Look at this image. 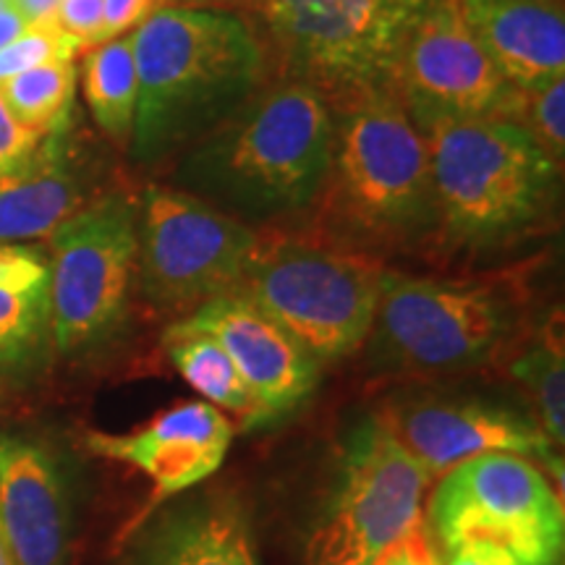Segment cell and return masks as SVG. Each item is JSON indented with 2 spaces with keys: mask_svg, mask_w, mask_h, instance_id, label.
<instances>
[{
  "mask_svg": "<svg viewBox=\"0 0 565 565\" xmlns=\"http://www.w3.org/2000/svg\"><path fill=\"white\" fill-rule=\"evenodd\" d=\"M333 150V110L315 87L273 76L236 116L173 162V186L225 215L275 221L309 210Z\"/></svg>",
  "mask_w": 565,
  "mask_h": 565,
  "instance_id": "obj_2",
  "label": "cell"
},
{
  "mask_svg": "<svg viewBox=\"0 0 565 565\" xmlns=\"http://www.w3.org/2000/svg\"><path fill=\"white\" fill-rule=\"evenodd\" d=\"M51 341L79 353L118 328L137 288L139 202L105 192L47 238Z\"/></svg>",
  "mask_w": 565,
  "mask_h": 565,
  "instance_id": "obj_10",
  "label": "cell"
},
{
  "mask_svg": "<svg viewBox=\"0 0 565 565\" xmlns=\"http://www.w3.org/2000/svg\"><path fill=\"white\" fill-rule=\"evenodd\" d=\"M259 238L252 225L225 215L166 183H150L139 200V270L145 299L168 315H192L233 294Z\"/></svg>",
  "mask_w": 565,
  "mask_h": 565,
  "instance_id": "obj_8",
  "label": "cell"
},
{
  "mask_svg": "<svg viewBox=\"0 0 565 565\" xmlns=\"http://www.w3.org/2000/svg\"><path fill=\"white\" fill-rule=\"evenodd\" d=\"M254 0H162V6H186V9H225L233 11L238 6H252Z\"/></svg>",
  "mask_w": 565,
  "mask_h": 565,
  "instance_id": "obj_34",
  "label": "cell"
},
{
  "mask_svg": "<svg viewBox=\"0 0 565 565\" xmlns=\"http://www.w3.org/2000/svg\"><path fill=\"white\" fill-rule=\"evenodd\" d=\"M458 11L515 89L565 74L563 0H458Z\"/></svg>",
  "mask_w": 565,
  "mask_h": 565,
  "instance_id": "obj_18",
  "label": "cell"
},
{
  "mask_svg": "<svg viewBox=\"0 0 565 565\" xmlns=\"http://www.w3.org/2000/svg\"><path fill=\"white\" fill-rule=\"evenodd\" d=\"M131 47L139 95L129 150L141 168L171 166L275 76L257 24L236 11L162 6L131 32Z\"/></svg>",
  "mask_w": 565,
  "mask_h": 565,
  "instance_id": "obj_1",
  "label": "cell"
},
{
  "mask_svg": "<svg viewBox=\"0 0 565 565\" xmlns=\"http://www.w3.org/2000/svg\"><path fill=\"white\" fill-rule=\"evenodd\" d=\"M561 341L563 338L555 341L553 330H547L511 364L513 377L526 387L540 412L536 424L553 445H563L565 437V366Z\"/></svg>",
  "mask_w": 565,
  "mask_h": 565,
  "instance_id": "obj_24",
  "label": "cell"
},
{
  "mask_svg": "<svg viewBox=\"0 0 565 565\" xmlns=\"http://www.w3.org/2000/svg\"><path fill=\"white\" fill-rule=\"evenodd\" d=\"M374 565H443V557L437 555L433 532L427 521L414 524L404 536L393 542L383 555L374 561Z\"/></svg>",
  "mask_w": 565,
  "mask_h": 565,
  "instance_id": "obj_29",
  "label": "cell"
},
{
  "mask_svg": "<svg viewBox=\"0 0 565 565\" xmlns=\"http://www.w3.org/2000/svg\"><path fill=\"white\" fill-rule=\"evenodd\" d=\"M76 82H79L76 63L55 61L3 82L0 95L21 124L51 134L71 118Z\"/></svg>",
  "mask_w": 565,
  "mask_h": 565,
  "instance_id": "obj_23",
  "label": "cell"
},
{
  "mask_svg": "<svg viewBox=\"0 0 565 565\" xmlns=\"http://www.w3.org/2000/svg\"><path fill=\"white\" fill-rule=\"evenodd\" d=\"M45 137L47 134L21 124L9 105H6L3 95H0V175L17 168L21 160L30 158Z\"/></svg>",
  "mask_w": 565,
  "mask_h": 565,
  "instance_id": "obj_28",
  "label": "cell"
},
{
  "mask_svg": "<svg viewBox=\"0 0 565 565\" xmlns=\"http://www.w3.org/2000/svg\"><path fill=\"white\" fill-rule=\"evenodd\" d=\"M433 166L437 236L492 249L532 233L553 212L563 168L526 129L500 118H440L422 126Z\"/></svg>",
  "mask_w": 565,
  "mask_h": 565,
  "instance_id": "obj_4",
  "label": "cell"
},
{
  "mask_svg": "<svg viewBox=\"0 0 565 565\" xmlns=\"http://www.w3.org/2000/svg\"><path fill=\"white\" fill-rule=\"evenodd\" d=\"M387 267L324 238L263 236L238 294L320 364L349 356L372 333Z\"/></svg>",
  "mask_w": 565,
  "mask_h": 565,
  "instance_id": "obj_5",
  "label": "cell"
},
{
  "mask_svg": "<svg viewBox=\"0 0 565 565\" xmlns=\"http://www.w3.org/2000/svg\"><path fill=\"white\" fill-rule=\"evenodd\" d=\"M68 124L71 118L0 175V244L47 242L68 217L103 196Z\"/></svg>",
  "mask_w": 565,
  "mask_h": 565,
  "instance_id": "obj_17",
  "label": "cell"
},
{
  "mask_svg": "<svg viewBox=\"0 0 565 565\" xmlns=\"http://www.w3.org/2000/svg\"><path fill=\"white\" fill-rule=\"evenodd\" d=\"M158 9H162V0H105L100 42L134 32L141 21Z\"/></svg>",
  "mask_w": 565,
  "mask_h": 565,
  "instance_id": "obj_30",
  "label": "cell"
},
{
  "mask_svg": "<svg viewBox=\"0 0 565 565\" xmlns=\"http://www.w3.org/2000/svg\"><path fill=\"white\" fill-rule=\"evenodd\" d=\"M236 427L207 401H186L160 412L131 433H89L87 448L108 461L129 463L154 484V500L192 490L221 469Z\"/></svg>",
  "mask_w": 565,
  "mask_h": 565,
  "instance_id": "obj_15",
  "label": "cell"
},
{
  "mask_svg": "<svg viewBox=\"0 0 565 565\" xmlns=\"http://www.w3.org/2000/svg\"><path fill=\"white\" fill-rule=\"evenodd\" d=\"M380 422L429 479L445 477L456 466L487 454L545 458L550 466L557 461L553 443L540 424L511 408L482 401H456L440 395L404 398L395 401Z\"/></svg>",
  "mask_w": 565,
  "mask_h": 565,
  "instance_id": "obj_13",
  "label": "cell"
},
{
  "mask_svg": "<svg viewBox=\"0 0 565 565\" xmlns=\"http://www.w3.org/2000/svg\"><path fill=\"white\" fill-rule=\"evenodd\" d=\"M126 565H263L238 500L210 492L160 513L134 540Z\"/></svg>",
  "mask_w": 565,
  "mask_h": 565,
  "instance_id": "obj_19",
  "label": "cell"
},
{
  "mask_svg": "<svg viewBox=\"0 0 565 565\" xmlns=\"http://www.w3.org/2000/svg\"><path fill=\"white\" fill-rule=\"evenodd\" d=\"M9 3L30 24H40V21H55V11H58L61 0H9Z\"/></svg>",
  "mask_w": 565,
  "mask_h": 565,
  "instance_id": "obj_32",
  "label": "cell"
},
{
  "mask_svg": "<svg viewBox=\"0 0 565 565\" xmlns=\"http://www.w3.org/2000/svg\"><path fill=\"white\" fill-rule=\"evenodd\" d=\"M443 565H532L494 547H456L448 550Z\"/></svg>",
  "mask_w": 565,
  "mask_h": 565,
  "instance_id": "obj_31",
  "label": "cell"
},
{
  "mask_svg": "<svg viewBox=\"0 0 565 565\" xmlns=\"http://www.w3.org/2000/svg\"><path fill=\"white\" fill-rule=\"evenodd\" d=\"M429 477L377 416L345 440L333 492L307 540V565H374L419 524Z\"/></svg>",
  "mask_w": 565,
  "mask_h": 565,
  "instance_id": "obj_11",
  "label": "cell"
},
{
  "mask_svg": "<svg viewBox=\"0 0 565 565\" xmlns=\"http://www.w3.org/2000/svg\"><path fill=\"white\" fill-rule=\"evenodd\" d=\"M398 3H404V6H422L424 0H398Z\"/></svg>",
  "mask_w": 565,
  "mask_h": 565,
  "instance_id": "obj_36",
  "label": "cell"
},
{
  "mask_svg": "<svg viewBox=\"0 0 565 565\" xmlns=\"http://www.w3.org/2000/svg\"><path fill=\"white\" fill-rule=\"evenodd\" d=\"M82 53L87 51L71 34L63 32L55 21L26 24V30L0 51V84L30 68L45 66V63L76 61Z\"/></svg>",
  "mask_w": 565,
  "mask_h": 565,
  "instance_id": "obj_26",
  "label": "cell"
},
{
  "mask_svg": "<svg viewBox=\"0 0 565 565\" xmlns=\"http://www.w3.org/2000/svg\"><path fill=\"white\" fill-rule=\"evenodd\" d=\"M3 6H9V0H0V9H3Z\"/></svg>",
  "mask_w": 565,
  "mask_h": 565,
  "instance_id": "obj_37",
  "label": "cell"
},
{
  "mask_svg": "<svg viewBox=\"0 0 565 565\" xmlns=\"http://www.w3.org/2000/svg\"><path fill=\"white\" fill-rule=\"evenodd\" d=\"M519 92L479 45L458 0H424L401 40L391 82V95L419 129L440 118L513 121Z\"/></svg>",
  "mask_w": 565,
  "mask_h": 565,
  "instance_id": "obj_12",
  "label": "cell"
},
{
  "mask_svg": "<svg viewBox=\"0 0 565 565\" xmlns=\"http://www.w3.org/2000/svg\"><path fill=\"white\" fill-rule=\"evenodd\" d=\"M429 532L448 550L494 547L532 565H561V494L524 456L487 454L450 469L429 503Z\"/></svg>",
  "mask_w": 565,
  "mask_h": 565,
  "instance_id": "obj_9",
  "label": "cell"
},
{
  "mask_svg": "<svg viewBox=\"0 0 565 565\" xmlns=\"http://www.w3.org/2000/svg\"><path fill=\"white\" fill-rule=\"evenodd\" d=\"M51 338V257L40 244H0V370H24Z\"/></svg>",
  "mask_w": 565,
  "mask_h": 565,
  "instance_id": "obj_20",
  "label": "cell"
},
{
  "mask_svg": "<svg viewBox=\"0 0 565 565\" xmlns=\"http://www.w3.org/2000/svg\"><path fill=\"white\" fill-rule=\"evenodd\" d=\"M175 322L223 345L257 401L263 424L294 412L320 383L322 364L238 294L217 296Z\"/></svg>",
  "mask_w": 565,
  "mask_h": 565,
  "instance_id": "obj_14",
  "label": "cell"
},
{
  "mask_svg": "<svg viewBox=\"0 0 565 565\" xmlns=\"http://www.w3.org/2000/svg\"><path fill=\"white\" fill-rule=\"evenodd\" d=\"M84 103L105 137L126 147L137 116V61H134L131 34L100 42L82 53Z\"/></svg>",
  "mask_w": 565,
  "mask_h": 565,
  "instance_id": "obj_22",
  "label": "cell"
},
{
  "mask_svg": "<svg viewBox=\"0 0 565 565\" xmlns=\"http://www.w3.org/2000/svg\"><path fill=\"white\" fill-rule=\"evenodd\" d=\"M0 565H17V563H13V557H11L9 545H6L3 532H0Z\"/></svg>",
  "mask_w": 565,
  "mask_h": 565,
  "instance_id": "obj_35",
  "label": "cell"
},
{
  "mask_svg": "<svg viewBox=\"0 0 565 565\" xmlns=\"http://www.w3.org/2000/svg\"><path fill=\"white\" fill-rule=\"evenodd\" d=\"M529 131L540 150L555 166L563 168L565 160V74L555 76L540 87L521 89L513 121Z\"/></svg>",
  "mask_w": 565,
  "mask_h": 565,
  "instance_id": "obj_25",
  "label": "cell"
},
{
  "mask_svg": "<svg viewBox=\"0 0 565 565\" xmlns=\"http://www.w3.org/2000/svg\"><path fill=\"white\" fill-rule=\"evenodd\" d=\"M273 74L315 87L343 110L391 95L393 66L419 6L398 0H254Z\"/></svg>",
  "mask_w": 565,
  "mask_h": 565,
  "instance_id": "obj_6",
  "label": "cell"
},
{
  "mask_svg": "<svg viewBox=\"0 0 565 565\" xmlns=\"http://www.w3.org/2000/svg\"><path fill=\"white\" fill-rule=\"evenodd\" d=\"M312 207L330 244L380 257L437 233L429 147L393 95L333 113V150Z\"/></svg>",
  "mask_w": 565,
  "mask_h": 565,
  "instance_id": "obj_3",
  "label": "cell"
},
{
  "mask_svg": "<svg viewBox=\"0 0 565 565\" xmlns=\"http://www.w3.org/2000/svg\"><path fill=\"white\" fill-rule=\"evenodd\" d=\"M166 349L168 359H171L181 377L202 398H207V404L236 414L238 419H244L246 427L263 424L257 401L252 398L236 364L231 362V356L215 338L202 333V330L183 328L181 322H173L166 330Z\"/></svg>",
  "mask_w": 565,
  "mask_h": 565,
  "instance_id": "obj_21",
  "label": "cell"
},
{
  "mask_svg": "<svg viewBox=\"0 0 565 565\" xmlns=\"http://www.w3.org/2000/svg\"><path fill=\"white\" fill-rule=\"evenodd\" d=\"M105 0H61L55 11V24L71 34L84 51L100 45Z\"/></svg>",
  "mask_w": 565,
  "mask_h": 565,
  "instance_id": "obj_27",
  "label": "cell"
},
{
  "mask_svg": "<svg viewBox=\"0 0 565 565\" xmlns=\"http://www.w3.org/2000/svg\"><path fill=\"white\" fill-rule=\"evenodd\" d=\"M26 24H30V21L21 17L11 3L3 6V9H0V51H3L11 40H17L19 34L26 30Z\"/></svg>",
  "mask_w": 565,
  "mask_h": 565,
  "instance_id": "obj_33",
  "label": "cell"
},
{
  "mask_svg": "<svg viewBox=\"0 0 565 565\" xmlns=\"http://www.w3.org/2000/svg\"><path fill=\"white\" fill-rule=\"evenodd\" d=\"M0 532L17 565H66L68 490L45 443L0 437Z\"/></svg>",
  "mask_w": 565,
  "mask_h": 565,
  "instance_id": "obj_16",
  "label": "cell"
},
{
  "mask_svg": "<svg viewBox=\"0 0 565 565\" xmlns=\"http://www.w3.org/2000/svg\"><path fill=\"white\" fill-rule=\"evenodd\" d=\"M521 309L524 291L513 278H406L387 270L372 330L393 362L454 372L503 351Z\"/></svg>",
  "mask_w": 565,
  "mask_h": 565,
  "instance_id": "obj_7",
  "label": "cell"
}]
</instances>
